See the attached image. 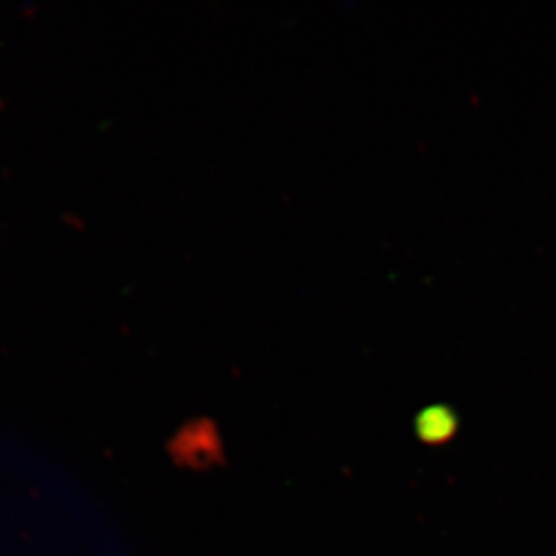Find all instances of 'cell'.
<instances>
[{
	"label": "cell",
	"instance_id": "cell-1",
	"mask_svg": "<svg viewBox=\"0 0 556 556\" xmlns=\"http://www.w3.org/2000/svg\"><path fill=\"white\" fill-rule=\"evenodd\" d=\"M457 416L448 405H427L416 416V434L427 445H443L456 435Z\"/></svg>",
	"mask_w": 556,
	"mask_h": 556
}]
</instances>
